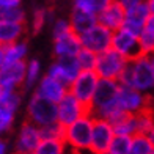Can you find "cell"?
<instances>
[{"instance_id":"2","label":"cell","mask_w":154,"mask_h":154,"mask_svg":"<svg viewBox=\"0 0 154 154\" xmlns=\"http://www.w3.org/2000/svg\"><path fill=\"white\" fill-rule=\"evenodd\" d=\"M131 71V87L140 90V91H149L154 88V74L151 69V61L148 55H140V57L128 61Z\"/></svg>"},{"instance_id":"38","label":"cell","mask_w":154,"mask_h":154,"mask_svg":"<svg viewBox=\"0 0 154 154\" xmlns=\"http://www.w3.org/2000/svg\"><path fill=\"white\" fill-rule=\"evenodd\" d=\"M121 5L124 6V8H128V6H132V5H135V3H140V2H143V0H120Z\"/></svg>"},{"instance_id":"27","label":"cell","mask_w":154,"mask_h":154,"mask_svg":"<svg viewBox=\"0 0 154 154\" xmlns=\"http://www.w3.org/2000/svg\"><path fill=\"white\" fill-rule=\"evenodd\" d=\"M131 137L132 135L115 134L106 154H129V151H131Z\"/></svg>"},{"instance_id":"34","label":"cell","mask_w":154,"mask_h":154,"mask_svg":"<svg viewBox=\"0 0 154 154\" xmlns=\"http://www.w3.org/2000/svg\"><path fill=\"white\" fill-rule=\"evenodd\" d=\"M47 22V10L44 8H36L33 11V19H32V32L39 33L43 27Z\"/></svg>"},{"instance_id":"10","label":"cell","mask_w":154,"mask_h":154,"mask_svg":"<svg viewBox=\"0 0 154 154\" xmlns=\"http://www.w3.org/2000/svg\"><path fill=\"white\" fill-rule=\"evenodd\" d=\"M113 135H115V132H113V128H112V123L104 120V118H96L94 116L90 151L94 152V154H106Z\"/></svg>"},{"instance_id":"7","label":"cell","mask_w":154,"mask_h":154,"mask_svg":"<svg viewBox=\"0 0 154 154\" xmlns=\"http://www.w3.org/2000/svg\"><path fill=\"white\" fill-rule=\"evenodd\" d=\"M112 32L110 29L104 27L102 24L96 22L91 29L83 32L82 35H79L80 44L82 47L90 49L94 54H101L104 51H107L112 44Z\"/></svg>"},{"instance_id":"40","label":"cell","mask_w":154,"mask_h":154,"mask_svg":"<svg viewBox=\"0 0 154 154\" xmlns=\"http://www.w3.org/2000/svg\"><path fill=\"white\" fill-rule=\"evenodd\" d=\"M5 63V54H3V46H0V68L3 66Z\"/></svg>"},{"instance_id":"3","label":"cell","mask_w":154,"mask_h":154,"mask_svg":"<svg viewBox=\"0 0 154 154\" xmlns=\"http://www.w3.org/2000/svg\"><path fill=\"white\" fill-rule=\"evenodd\" d=\"M126 65H128V60H126L123 55L118 54L115 49L109 47L107 51L97 54L96 65H94V72L97 74V77H101V79H113V80H116Z\"/></svg>"},{"instance_id":"37","label":"cell","mask_w":154,"mask_h":154,"mask_svg":"<svg viewBox=\"0 0 154 154\" xmlns=\"http://www.w3.org/2000/svg\"><path fill=\"white\" fill-rule=\"evenodd\" d=\"M8 152V143H6V140L0 135V154H5Z\"/></svg>"},{"instance_id":"41","label":"cell","mask_w":154,"mask_h":154,"mask_svg":"<svg viewBox=\"0 0 154 154\" xmlns=\"http://www.w3.org/2000/svg\"><path fill=\"white\" fill-rule=\"evenodd\" d=\"M149 61H151V69H152V74H154V54L149 57Z\"/></svg>"},{"instance_id":"8","label":"cell","mask_w":154,"mask_h":154,"mask_svg":"<svg viewBox=\"0 0 154 154\" xmlns=\"http://www.w3.org/2000/svg\"><path fill=\"white\" fill-rule=\"evenodd\" d=\"M112 49L123 55V57L131 61L137 57L142 55V51H140V44H138V36L134 33H131L129 30L126 29H118L112 33V44H110Z\"/></svg>"},{"instance_id":"9","label":"cell","mask_w":154,"mask_h":154,"mask_svg":"<svg viewBox=\"0 0 154 154\" xmlns=\"http://www.w3.org/2000/svg\"><path fill=\"white\" fill-rule=\"evenodd\" d=\"M90 109L82 104L74 94L66 93L61 99L57 102V121L61 123L63 126H68L69 123L75 121L77 118H80L82 115L88 113Z\"/></svg>"},{"instance_id":"43","label":"cell","mask_w":154,"mask_h":154,"mask_svg":"<svg viewBox=\"0 0 154 154\" xmlns=\"http://www.w3.org/2000/svg\"><path fill=\"white\" fill-rule=\"evenodd\" d=\"M2 93H3V88H2V87H0V96H2Z\"/></svg>"},{"instance_id":"1","label":"cell","mask_w":154,"mask_h":154,"mask_svg":"<svg viewBox=\"0 0 154 154\" xmlns=\"http://www.w3.org/2000/svg\"><path fill=\"white\" fill-rule=\"evenodd\" d=\"M94 116L90 113L82 115L75 121L69 123L65 128V145L72 151H90L91 143V129Z\"/></svg>"},{"instance_id":"32","label":"cell","mask_w":154,"mask_h":154,"mask_svg":"<svg viewBox=\"0 0 154 154\" xmlns=\"http://www.w3.org/2000/svg\"><path fill=\"white\" fill-rule=\"evenodd\" d=\"M96 57H97V54H94L93 51L85 49V47H82L80 51L75 54V60L79 63L80 69H94Z\"/></svg>"},{"instance_id":"33","label":"cell","mask_w":154,"mask_h":154,"mask_svg":"<svg viewBox=\"0 0 154 154\" xmlns=\"http://www.w3.org/2000/svg\"><path fill=\"white\" fill-rule=\"evenodd\" d=\"M0 20H10V22L25 24V11L20 6L14 8H0Z\"/></svg>"},{"instance_id":"25","label":"cell","mask_w":154,"mask_h":154,"mask_svg":"<svg viewBox=\"0 0 154 154\" xmlns=\"http://www.w3.org/2000/svg\"><path fill=\"white\" fill-rule=\"evenodd\" d=\"M65 140L58 138H41L35 149V154H61L65 152Z\"/></svg>"},{"instance_id":"39","label":"cell","mask_w":154,"mask_h":154,"mask_svg":"<svg viewBox=\"0 0 154 154\" xmlns=\"http://www.w3.org/2000/svg\"><path fill=\"white\" fill-rule=\"evenodd\" d=\"M146 5H148V8H149V13L154 16V0H146Z\"/></svg>"},{"instance_id":"15","label":"cell","mask_w":154,"mask_h":154,"mask_svg":"<svg viewBox=\"0 0 154 154\" xmlns=\"http://www.w3.org/2000/svg\"><path fill=\"white\" fill-rule=\"evenodd\" d=\"M149 8L146 5V0L140 3H135L132 6H128L126 8V14H124V22H123V29L129 30L131 33L134 35H140L143 25L146 22V19L149 17Z\"/></svg>"},{"instance_id":"29","label":"cell","mask_w":154,"mask_h":154,"mask_svg":"<svg viewBox=\"0 0 154 154\" xmlns=\"http://www.w3.org/2000/svg\"><path fill=\"white\" fill-rule=\"evenodd\" d=\"M110 0H72V10H80L85 13L97 14Z\"/></svg>"},{"instance_id":"12","label":"cell","mask_w":154,"mask_h":154,"mask_svg":"<svg viewBox=\"0 0 154 154\" xmlns=\"http://www.w3.org/2000/svg\"><path fill=\"white\" fill-rule=\"evenodd\" d=\"M80 72V66L77 63L75 57H58L51 65L47 74L52 75L54 79L60 80L68 87L74 80V77Z\"/></svg>"},{"instance_id":"18","label":"cell","mask_w":154,"mask_h":154,"mask_svg":"<svg viewBox=\"0 0 154 154\" xmlns=\"http://www.w3.org/2000/svg\"><path fill=\"white\" fill-rule=\"evenodd\" d=\"M82 49L79 35L74 32H69L63 36H58L54 39V55L58 57H75V54Z\"/></svg>"},{"instance_id":"31","label":"cell","mask_w":154,"mask_h":154,"mask_svg":"<svg viewBox=\"0 0 154 154\" xmlns=\"http://www.w3.org/2000/svg\"><path fill=\"white\" fill-rule=\"evenodd\" d=\"M65 128L61 123L58 121H52L49 124H44L39 128V132H41V138H58V140H63L65 138Z\"/></svg>"},{"instance_id":"36","label":"cell","mask_w":154,"mask_h":154,"mask_svg":"<svg viewBox=\"0 0 154 154\" xmlns=\"http://www.w3.org/2000/svg\"><path fill=\"white\" fill-rule=\"evenodd\" d=\"M22 0H0V8H14L20 6Z\"/></svg>"},{"instance_id":"23","label":"cell","mask_w":154,"mask_h":154,"mask_svg":"<svg viewBox=\"0 0 154 154\" xmlns=\"http://www.w3.org/2000/svg\"><path fill=\"white\" fill-rule=\"evenodd\" d=\"M129 154H154V143L148 134L135 132L131 137V151Z\"/></svg>"},{"instance_id":"17","label":"cell","mask_w":154,"mask_h":154,"mask_svg":"<svg viewBox=\"0 0 154 154\" xmlns=\"http://www.w3.org/2000/svg\"><path fill=\"white\" fill-rule=\"evenodd\" d=\"M118 87L120 83L118 80L113 79H101L97 80L96 83V88H94V93H93V99H91V106H90V110L101 107L102 104H106L112 99H115L116 91H118Z\"/></svg>"},{"instance_id":"6","label":"cell","mask_w":154,"mask_h":154,"mask_svg":"<svg viewBox=\"0 0 154 154\" xmlns=\"http://www.w3.org/2000/svg\"><path fill=\"white\" fill-rule=\"evenodd\" d=\"M116 104L120 110L126 112V113L135 115L140 110H143L146 107H149V99L146 97V94L140 90H135L132 87H118L116 91Z\"/></svg>"},{"instance_id":"35","label":"cell","mask_w":154,"mask_h":154,"mask_svg":"<svg viewBox=\"0 0 154 154\" xmlns=\"http://www.w3.org/2000/svg\"><path fill=\"white\" fill-rule=\"evenodd\" d=\"M71 30V24H69V19H55L54 24H52V36L54 39L58 38V36H63Z\"/></svg>"},{"instance_id":"13","label":"cell","mask_w":154,"mask_h":154,"mask_svg":"<svg viewBox=\"0 0 154 154\" xmlns=\"http://www.w3.org/2000/svg\"><path fill=\"white\" fill-rule=\"evenodd\" d=\"M68 93V87L65 83H61L60 80L54 79L52 75H41L39 80L35 83V93L36 96H41L47 101H52L57 104L63 96Z\"/></svg>"},{"instance_id":"30","label":"cell","mask_w":154,"mask_h":154,"mask_svg":"<svg viewBox=\"0 0 154 154\" xmlns=\"http://www.w3.org/2000/svg\"><path fill=\"white\" fill-rule=\"evenodd\" d=\"M39 77H41V63H39L38 60H30V61H27L24 87H27V88L35 87V83L39 80Z\"/></svg>"},{"instance_id":"22","label":"cell","mask_w":154,"mask_h":154,"mask_svg":"<svg viewBox=\"0 0 154 154\" xmlns=\"http://www.w3.org/2000/svg\"><path fill=\"white\" fill-rule=\"evenodd\" d=\"M22 35H24V24L0 20V46H5L16 39H20Z\"/></svg>"},{"instance_id":"42","label":"cell","mask_w":154,"mask_h":154,"mask_svg":"<svg viewBox=\"0 0 154 154\" xmlns=\"http://www.w3.org/2000/svg\"><path fill=\"white\" fill-rule=\"evenodd\" d=\"M148 135H149V138L152 140V143H154V128L151 129V132H149V134H148Z\"/></svg>"},{"instance_id":"16","label":"cell","mask_w":154,"mask_h":154,"mask_svg":"<svg viewBox=\"0 0 154 154\" xmlns=\"http://www.w3.org/2000/svg\"><path fill=\"white\" fill-rule=\"evenodd\" d=\"M41 140L39 126L33 124L32 121H27L22 124L19 131V135L16 140V151L20 154H35V149Z\"/></svg>"},{"instance_id":"19","label":"cell","mask_w":154,"mask_h":154,"mask_svg":"<svg viewBox=\"0 0 154 154\" xmlns=\"http://www.w3.org/2000/svg\"><path fill=\"white\" fill-rule=\"evenodd\" d=\"M96 22H97L96 14H91V13H85V11H80V10H72L71 17H69L71 30H72L75 35H82L83 32L90 30Z\"/></svg>"},{"instance_id":"28","label":"cell","mask_w":154,"mask_h":154,"mask_svg":"<svg viewBox=\"0 0 154 154\" xmlns=\"http://www.w3.org/2000/svg\"><path fill=\"white\" fill-rule=\"evenodd\" d=\"M16 113H17V110L0 104V135L2 137L13 129V124H14V120H16Z\"/></svg>"},{"instance_id":"14","label":"cell","mask_w":154,"mask_h":154,"mask_svg":"<svg viewBox=\"0 0 154 154\" xmlns=\"http://www.w3.org/2000/svg\"><path fill=\"white\" fill-rule=\"evenodd\" d=\"M124 14H126V8L121 5L120 0H110V2L96 14V17H97V22L99 24L110 29L112 32H115V30L123 27Z\"/></svg>"},{"instance_id":"11","label":"cell","mask_w":154,"mask_h":154,"mask_svg":"<svg viewBox=\"0 0 154 154\" xmlns=\"http://www.w3.org/2000/svg\"><path fill=\"white\" fill-rule=\"evenodd\" d=\"M27 61H5L0 68V87L3 90H17L24 85Z\"/></svg>"},{"instance_id":"26","label":"cell","mask_w":154,"mask_h":154,"mask_svg":"<svg viewBox=\"0 0 154 154\" xmlns=\"http://www.w3.org/2000/svg\"><path fill=\"white\" fill-rule=\"evenodd\" d=\"M135 123H137V132L140 134H149L154 128V113L149 107L140 110L135 113Z\"/></svg>"},{"instance_id":"20","label":"cell","mask_w":154,"mask_h":154,"mask_svg":"<svg viewBox=\"0 0 154 154\" xmlns=\"http://www.w3.org/2000/svg\"><path fill=\"white\" fill-rule=\"evenodd\" d=\"M138 44H140L142 55L151 57L154 54V16L152 14H149V17L146 19L143 29L138 35Z\"/></svg>"},{"instance_id":"24","label":"cell","mask_w":154,"mask_h":154,"mask_svg":"<svg viewBox=\"0 0 154 154\" xmlns=\"http://www.w3.org/2000/svg\"><path fill=\"white\" fill-rule=\"evenodd\" d=\"M3 54H5V61H22L27 58L29 46L24 41L16 39L13 43H8L3 46Z\"/></svg>"},{"instance_id":"4","label":"cell","mask_w":154,"mask_h":154,"mask_svg":"<svg viewBox=\"0 0 154 154\" xmlns=\"http://www.w3.org/2000/svg\"><path fill=\"white\" fill-rule=\"evenodd\" d=\"M97 80H99V77L94 72V69H80V72L68 85V91L90 109Z\"/></svg>"},{"instance_id":"21","label":"cell","mask_w":154,"mask_h":154,"mask_svg":"<svg viewBox=\"0 0 154 154\" xmlns=\"http://www.w3.org/2000/svg\"><path fill=\"white\" fill-rule=\"evenodd\" d=\"M110 123H112V128H113L115 134H120V135H134L135 132H137L135 115H132V113L121 112V113L116 115Z\"/></svg>"},{"instance_id":"5","label":"cell","mask_w":154,"mask_h":154,"mask_svg":"<svg viewBox=\"0 0 154 154\" xmlns=\"http://www.w3.org/2000/svg\"><path fill=\"white\" fill-rule=\"evenodd\" d=\"M27 116H29V121L39 128L52 121H57V104L33 94L27 106Z\"/></svg>"}]
</instances>
